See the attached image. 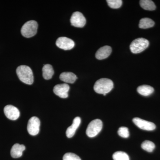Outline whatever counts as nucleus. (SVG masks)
I'll return each instance as SVG.
<instances>
[{
  "label": "nucleus",
  "instance_id": "1",
  "mask_svg": "<svg viewBox=\"0 0 160 160\" xmlns=\"http://www.w3.org/2000/svg\"><path fill=\"white\" fill-rule=\"evenodd\" d=\"M17 74L20 81L27 85H32L33 82L34 78L31 68L29 66L22 65L16 69Z\"/></svg>",
  "mask_w": 160,
  "mask_h": 160
},
{
  "label": "nucleus",
  "instance_id": "2",
  "mask_svg": "<svg viewBox=\"0 0 160 160\" xmlns=\"http://www.w3.org/2000/svg\"><path fill=\"white\" fill-rule=\"evenodd\" d=\"M113 88L112 81L108 78H101L95 83L94 91L99 94H106L111 91Z\"/></svg>",
  "mask_w": 160,
  "mask_h": 160
},
{
  "label": "nucleus",
  "instance_id": "3",
  "mask_svg": "<svg viewBox=\"0 0 160 160\" xmlns=\"http://www.w3.org/2000/svg\"><path fill=\"white\" fill-rule=\"evenodd\" d=\"M38 28V24L36 21L31 20L24 24L22 29L21 33L26 38L32 37L36 34Z\"/></svg>",
  "mask_w": 160,
  "mask_h": 160
},
{
  "label": "nucleus",
  "instance_id": "4",
  "mask_svg": "<svg viewBox=\"0 0 160 160\" xmlns=\"http://www.w3.org/2000/svg\"><path fill=\"white\" fill-rule=\"evenodd\" d=\"M149 42L144 38H138L133 40L130 45V50L133 53H140L148 48Z\"/></svg>",
  "mask_w": 160,
  "mask_h": 160
},
{
  "label": "nucleus",
  "instance_id": "5",
  "mask_svg": "<svg viewBox=\"0 0 160 160\" xmlns=\"http://www.w3.org/2000/svg\"><path fill=\"white\" fill-rule=\"evenodd\" d=\"M102 122L101 120L97 119L90 122L86 129V133L89 138H93L101 132L102 128Z\"/></svg>",
  "mask_w": 160,
  "mask_h": 160
},
{
  "label": "nucleus",
  "instance_id": "6",
  "mask_svg": "<svg viewBox=\"0 0 160 160\" xmlns=\"http://www.w3.org/2000/svg\"><path fill=\"white\" fill-rule=\"evenodd\" d=\"M70 22L72 26L78 28H82L86 25V19L82 13L80 12H75L72 15Z\"/></svg>",
  "mask_w": 160,
  "mask_h": 160
},
{
  "label": "nucleus",
  "instance_id": "7",
  "mask_svg": "<svg viewBox=\"0 0 160 160\" xmlns=\"http://www.w3.org/2000/svg\"><path fill=\"white\" fill-rule=\"evenodd\" d=\"M40 121L38 118L32 117L28 122L27 131L32 136L37 135L39 132Z\"/></svg>",
  "mask_w": 160,
  "mask_h": 160
},
{
  "label": "nucleus",
  "instance_id": "8",
  "mask_svg": "<svg viewBox=\"0 0 160 160\" xmlns=\"http://www.w3.org/2000/svg\"><path fill=\"white\" fill-rule=\"evenodd\" d=\"M132 122L136 126L143 130L152 131L156 129V126L154 123L142 119L140 118H134L132 119Z\"/></svg>",
  "mask_w": 160,
  "mask_h": 160
},
{
  "label": "nucleus",
  "instance_id": "9",
  "mask_svg": "<svg viewBox=\"0 0 160 160\" xmlns=\"http://www.w3.org/2000/svg\"><path fill=\"white\" fill-rule=\"evenodd\" d=\"M56 44L60 49L65 50H70L75 46L74 42L72 40L64 37L59 38L57 40Z\"/></svg>",
  "mask_w": 160,
  "mask_h": 160
},
{
  "label": "nucleus",
  "instance_id": "10",
  "mask_svg": "<svg viewBox=\"0 0 160 160\" xmlns=\"http://www.w3.org/2000/svg\"><path fill=\"white\" fill-rule=\"evenodd\" d=\"M70 87L67 84H58L55 86L53 88V91L55 94L62 98H66L68 97Z\"/></svg>",
  "mask_w": 160,
  "mask_h": 160
},
{
  "label": "nucleus",
  "instance_id": "11",
  "mask_svg": "<svg viewBox=\"0 0 160 160\" xmlns=\"http://www.w3.org/2000/svg\"><path fill=\"white\" fill-rule=\"evenodd\" d=\"M4 112L6 117L11 120L18 119L20 117L19 110L12 105H7L5 106Z\"/></svg>",
  "mask_w": 160,
  "mask_h": 160
},
{
  "label": "nucleus",
  "instance_id": "12",
  "mask_svg": "<svg viewBox=\"0 0 160 160\" xmlns=\"http://www.w3.org/2000/svg\"><path fill=\"white\" fill-rule=\"evenodd\" d=\"M81 122V118L77 117L75 118L72 125L67 128L66 131V136L68 138H71L74 136L77 129H78Z\"/></svg>",
  "mask_w": 160,
  "mask_h": 160
},
{
  "label": "nucleus",
  "instance_id": "13",
  "mask_svg": "<svg viewBox=\"0 0 160 160\" xmlns=\"http://www.w3.org/2000/svg\"><path fill=\"white\" fill-rule=\"evenodd\" d=\"M112 52V48L106 46L100 48L96 53L95 57L98 60H103L108 57Z\"/></svg>",
  "mask_w": 160,
  "mask_h": 160
},
{
  "label": "nucleus",
  "instance_id": "14",
  "mask_svg": "<svg viewBox=\"0 0 160 160\" xmlns=\"http://www.w3.org/2000/svg\"><path fill=\"white\" fill-rule=\"evenodd\" d=\"M26 149V147L23 145L15 144L12 146L10 151L12 157L17 158L22 157L23 152Z\"/></svg>",
  "mask_w": 160,
  "mask_h": 160
},
{
  "label": "nucleus",
  "instance_id": "15",
  "mask_svg": "<svg viewBox=\"0 0 160 160\" xmlns=\"http://www.w3.org/2000/svg\"><path fill=\"white\" fill-rule=\"evenodd\" d=\"M60 79L65 82L72 84L77 79V77L72 72H63L60 74Z\"/></svg>",
  "mask_w": 160,
  "mask_h": 160
},
{
  "label": "nucleus",
  "instance_id": "16",
  "mask_svg": "<svg viewBox=\"0 0 160 160\" xmlns=\"http://www.w3.org/2000/svg\"><path fill=\"white\" fill-rule=\"evenodd\" d=\"M137 91L142 95L148 96L153 93L154 89L153 87L148 85H142L138 87Z\"/></svg>",
  "mask_w": 160,
  "mask_h": 160
},
{
  "label": "nucleus",
  "instance_id": "17",
  "mask_svg": "<svg viewBox=\"0 0 160 160\" xmlns=\"http://www.w3.org/2000/svg\"><path fill=\"white\" fill-rule=\"evenodd\" d=\"M42 74L44 78L46 80H49L52 78L54 74V70L51 65L46 64L42 68Z\"/></svg>",
  "mask_w": 160,
  "mask_h": 160
},
{
  "label": "nucleus",
  "instance_id": "18",
  "mask_svg": "<svg viewBox=\"0 0 160 160\" xmlns=\"http://www.w3.org/2000/svg\"><path fill=\"white\" fill-rule=\"evenodd\" d=\"M154 25V21L151 19L149 18H143L140 21L139 27L141 29H146L153 27Z\"/></svg>",
  "mask_w": 160,
  "mask_h": 160
},
{
  "label": "nucleus",
  "instance_id": "19",
  "mask_svg": "<svg viewBox=\"0 0 160 160\" xmlns=\"http://www.w3.org/2000/svg\"><path fill=\"white\" fill-rule=\"evenodd\" d=\"M140 5L145 10L152 11L156 9L155 4L151 0H141L140 1Z\"/></svg>",
  "mask_w": 160,
  "mask_h": 160
},
{
  "label": "nucleus",
  "instance_id": "20",
  "mask_svg": "<svg viewBox=\"0 0 160 160\" xmlns=\"http://www.w3.org/2000/svg\"><path fill=\"white\" fill-rule=\"evenodd\" d=\"M142 149L145 150V151L148 152H152L154 150L155 148V146L154 143L150 141H144L142 144Z\"/></svg>",
  "mask_w": 160,
  "mask_h": 160
},
{
  "label": "nucleus",
  "instance_id": "21",
  "mask_svg": "<svg viewBox=\"0 0 160 160\" xmlns=\"http://www.w3.org/2000/svg\"><path fill=\"white\" fill-rule=\"evenodd\" d=\"M113 160H129L128 155L122 151L116 152L112 155Z\"/></svg>",
  "mask_w": 160,
  "mask_h": 160
},
{
  "label": "nucleus",
  "instance_id": "22",
  "mask_svg": "<svg viewBox=\"0 0 160 160\" xmlns=\"http://www.w3.org/2000/svg\"><path fill=\"white\" fill-rule=\"evenodd\" d=\"M108 6L112 9H118L122 6V0H107Z\"/></svg>",
  "mask_w": 160,
  "mask_h": 160
},
{
  "label": "nucleus",
  "instance_id": "23",
  "mask_svg": "<svg viewBox=\"0 0 160 160\" xmlns=\"http://www.w3.org/2000/svg\"><path fill=\"white\" fill-rule=\"evenodd\" d=\"M118 134L121 137L128 138L129 135V129L126 127H121L118 130Z\"/></svg>",
  "mask_w": 160,
  "mask_h": 160
},
{
  "label": "nucleus",
  "instance_id": "24",
  "mask_svg": "<svg viewBox=\"0 0 160 160\" xmlns=\"http://www.w3.org/2000/svg\"><path fill=\"white\" fill-rule=\"evenodd\" d=\"M63 160H81V159L77 155L72 152H67L63 156Z\"/></svg>",
  "mask_w": 160,
  "mask_h": 160
}]
</instances>
